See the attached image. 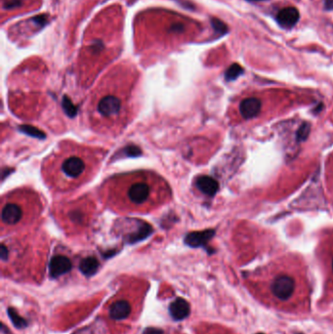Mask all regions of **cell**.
I'll return each mask as SVG.
<instances>
[{
    "label": "cell",
    "instance_id": "1",
    "mask_svg": "<svg viewBox=\"0 0 333 334\" xmlns=\"http://www.w3.org/2000/svg\"><path fill=\"white\" fill-rule=\"evenodd\" d=\"M99 193L106 206L121 214L153 212L172 198L166 180L148 170L112 176L103 183Z\"/></svg>",
    "mask_w": 333,
    "mask_h": 334
},
{
    "label": "cell",
    "instance_id": "2",
    "mask_svg": "<svg viewBox=\"0 0 333 334\" xmlns=\"http://www.w3.org/2000/svg\"><path fill=\"white\" fill-rule=\"evenodd\" d=\"M106 151L100 148L62 142L42 162L46 186L57 193H68L91 181L97 174Z\"/></svg>",
    "mask_w": 333,
    "mask_h": 334
},
{
    "label": "cell",
    "instance_id": "3",
    "mask_svg": "<svg viewBox=\"0 0 333 334\" xmlns=\"http://www.w3.org/2000/svg\"><path fill=\"white\" fill-rule=\"evenodd\" d=\"M134 106L133 84L106 81L93 92L85 114L95 132L116 136L132 121Z\"/></svg>",
    "mask_w": 333,
    "mask_h": 334
},
{
    "label": "cell",
    "instance_id": "4",
    "mask_svg": "<svg viewBox=\"0 0 333 334\" xmlns=\"http://www.w3.org/2000/svg\"><path fill=\"white\" fill-rule=\"evenodd\" d=\"M41 196L30 188L16 189L1 199V235L30 227L42 215Z\"/></svg>",
    "mask_w": 333,
    "mask_h": 334
},
{
    "label": "cell",
    "instance_id": "5",
    "mask_svg": "<svg viewBox=\"0 0 333 334\" xmlns=\"http://www.w3.org/2000/svg\"><path fill=\"white\" fill-rule=\"evenodd\" d=\"M265 291L264 296L271 303L279 307H291L301 295L300 277L286 269L283 264H272L264 272Z\"/></svg>",
    "mask_w": 333,
    "mask_h": 334
},
{
    "label": "cell",
    "instance_id": "6",
    "mask_svg": "<svg viewBox=\"0 0 333 334\" xmlns=\"http://www.w3.org/2000/svg\"><path fill=\"white\" fill-rule=\"evenodd\" d=\"M54 216L66 234H85L95 220L96 204L88 197L64 201L56 205Z\"/></svg>",
    "mask_w": 333,
    "mask_h": 334
},
{
    "label": "cell",
    "instance_id": "7",
    "mask_svg": "<svg viewBox=\"0 0 333 334\" xmlns=\"http://www.w3.org/2000/svg\"><path fill=\"white\" fill-rule=\"evenodd\" d=\"M299 11L295 7H287L278 13L276 22L284 29H291L299 21Z\"/></svg>",
    "mask_w": 333,
    "mask_h": 334
},
{
    "label": "cell",
    "instance_id": "8",
    "mask_svg": "<svg viewBox=\"0 0 333 334\" xmlns=\"http://www.w3.org/2000/svg\"><path fill=\"white\" fill-rule=\"evenodd\" d=\"M72 269V262L66 256L58 255L53 257L49 264V273L52 277H59L70 272Z\"/></svg>",
    "mask_w": 333,
    "mask_h": 334
},
{
    "label": "cell",
    "instance_id": "9",
    "mask_svg": "<svg viewBox=\"0 0 333 334\" xmlns=\"http://www.w3.org/2000/svg\"><path fill=\"white\" fill-rule=\"evenodd\" d=\"M131 314V305L126 300H118L112 304L108 309L109 318L115 320L126 319Z\"/></svg>",
    "mask_w": 333,
    "mask_h": 334
},
{
    "label": "cell",
    "instance_id": "10",
    "mask_svg": "<svg viewBox=\"0 0 333 334\" xmlns=\"http://www.w3.org/2000/svg\"><path fill=\"white\" fill-rule=\"evenodd\" d=\"M191 312L190 304L183 298H177L169 306V314L174 320H183L189 317Z\"/></svg>",
    "mask_w": 333,
    "mask_h": 334
},
{
    "label": "cell",
    "instance_id": "11",
    "mask_svg": "<svg viewBox=\"0 0 333 334\" xmlns=\"http://www.w3.org/2000/svg\"><path fill=\"white\" fill-rule=\"evenodd\" d=\"M98 268H99V263L96 259L93 258V257H88V258L82 260L80 263V266H79L81 273L85 274L86 276L93 275L97 272Z\"/></svg>",
    "mask_w": 333,
    "mask_h": 334
},
{
    "label": "cell",
    "instance_id": "12",
    "mask_svg": "<svg viewBox=\"0 0 333 334\" xmlns=\"http://www.w3.org/2000/svg\"><path fill=\"white\" fill-rule=\"evenodd\" d=\"M7 315L9 316V318L11 319L12 323L14 324V326L17 327L18 329H23V328H26L28 326V321L27 319L22 318L18 312L16 311L15 309L13 308H8L7 309Z\"/></svg>",
    "mask_w": 333,
    "mask_h": 334
},
{
    "label": "cell",
    "instance_id": "13",
    "mask_svg": "<svg viewBox=\"0 0 333 334\" xmlns=\"http://www.w3.org/2000/svg\"><path fill=\"white\" fill-rule=\"evenodd\" d=\"M198 186H199V188L202 192H204L205 194H208V195L214 194L216 189H217L216 182L214 180H212L211 178H208V177L201 178L198 182Z\"/></svg>",
    "mask_w": 333,
    "mask_h": 334
},
{
    "label": "cell",
    "instance_id": "14",
    "mask_svg": "<svg viewBox=\"0 0 333 334\" xmlns=\"http://www.w3.org/2000/svg\"><path fill=\"white\" fill-rule=\"evenodd\" d=\"M211 25L213 29L220 34H225L228 31V27L220 20L213 18L211 20Z\"/></svg>",
    "mask_w": 333,
    "mask_h": 334
},
{
    "label": "cell",
    "instance_id": "15",
    "mask_svg": "<svg viewBox=\"0 0 333 334\" xmlns=\"http://www.w3.org/2000/svg\"><path fill=\"white\" fill-rule=\"evenodd\" d=\"M242 73V69L241 66L235 64L233 65L229 70H228L227 74H226V76H227L228 79H234L236 77L240 76Z\"/></svg>",
    "mask_w": 333,
    "mask_h": 334
},
{
    "label": "cell",
    "instance_id": "16",
    "mask_svg": "<svg viewBox=\"0 0 333 334\" xmlns=\"http://www.w3.org/2000/svg\"><path fill=\"white\" fill-rule=\"evenodd\" d=\"M22 5V0H5L3 3V7L5 9H12Z\"/></svg>",
    "mask_w": 333,
    "mask_h": 334
},
{
    "label": "cell",
    "instance_id": "17",
    "mask_svg": "<svg viewBox=\"0 0 333 334\" xmlns=\"http://www.w3.org/2000/svg\"><path fill=\"white\" fill-rule=\"evenodd\" d=\"M327 267H328V271L329 273L331 274V277H332L333 281V248L332 249H329V253H327Z\"/></svg>",
    "mask_w": 333,
    "mask_h": 334
},
{
    "label": "cell",
    "instance_id": "18",
    "mask_svg": "<svg viewBox=\"0 0 333 334\" xmlns=\"http://www.w3.org/2000/svg\"><path fill=\"white\" fill-rule=\"evenodd\" d=\"M33 21L35 22L36 25L40 26V27H43L44 25H46L47 23V19H46L45 16H38V17H35L33 18Z\"/></svg>",
    "mask_w": 333,
    "mask_h": 334
},
{
    "label": "cell",
    "instance_id": "19",
    "mask_svg": "<svg viewBox=\"0 0 333 334\" xmlns=\"http://www.w3.org/2000/svg\"><path fill=\"white\" fill-rule=\"evenodd\" d=\"M185 30V26L182 23H178V24H174L171 27V31L175 32V33H180L182 31Z\"/></svg>",
    "mask_w": 333,
    "mask_h": 334
},
{
    "label": "cell",
    "instance_id": "20",
    "mask_svg": "<svg viewBox=\"0 0 333 334\" xmlns=\"http://www.w3.org/2000/svg\"><path fill=\"white\" fill-rule=\"evenodd\" d=\"M143 334H163V331L159 328H155V327H147Z\"/></svg>",
    "mask_w": 333,
    "mask_h": 334
},
{
    "label": "cell",
    "instance_id": "21",
    "mask_svg": "<svg viewBox=\"0 0 333 334\" xmlns=\"http://www.w3.org/2000/svg\"><path fill=\"white\" fill-rule=\"evenodd\" d=\"M324 8L327 11L333 10V0H324Z\"/></svg>",
    "mask_w": 333,
    "mask_h": 334
},
{
    "label": "cell",
    "instance_id": "22",
    "mask_svg": "<svg viewBox=\"0 0 333 334\" xmlns=\"http://www.w3.org/2000/svg\"><path fill=\"white\" fill-rule=\"evenodd\" d=\"M329 168H330V173H329V177H330V181H331V184H332V189H333V161L331 162V164H330V166H329Z\"/></svg>",
    "mask_w": 333,
    "mask_h": 334
},
{
    "label": "cell",
    "instance_id": "23",
    "mask_svg": "<svg viewBox=\"0 0 333 334\" xmlns=\"http://www.w3.org/2000/svg\"><path fill=\"white\" fill-rule=\"evenodd\" d=\"M249 2H257V1H264V0H247Z\"/></svg>",
    "mask_w": 333,
    "mask_h": 334
}]
</instances>
